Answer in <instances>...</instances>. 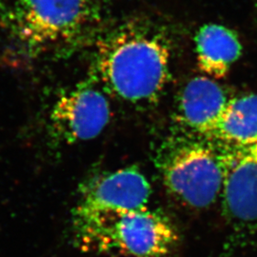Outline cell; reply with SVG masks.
<instances>
[{
  "mask_svg": "<svg viewBox=\"0 0 257 257\" xmlns=\"http://www.w3.org/2000/svg\"><path fill=\"white\" fill-rule=\"evenodd\" d=\"M170 57L162 34L143 22L131 21L99 41L94 74L112 95L133 105H146L165 88Z\"/></svg>",
  "mask_w": 257,
  "mask_h": 257,
  "instance_id": "6da1fadb",
  "label": "cell"
},
{
  "mask_svg": "<svg viewBox=\"0 0 257 257\" xmlns=\"http://www.w3.org/2000/svg\"><path fill=\"white\" fill-rule=\"evenodd\" d=\"M71 231L76 248L96 254L165 257L178 242L172 221L162 211L76 205Z\"/></svg>",
  "mask_w": 257,
  "mask_h": 257,
  "instance_id": "7a4b0ae2",
  "label": "cell"
},
{
  "mask_svg": "<svg viewBox=\"0 0 257 257\" xmlns=\"http://www.w3.org/2000/svg\"><path fill=\"white\" fill-rule=\"evenodd\" d=\"M95 0H0V26L27 55L73 44L92 24Z\"/></svg>",
  "mask_w": 257,
  "mask_h": 257,
  "instance_id": "3957f363",
  "label": "cell"
},
{
  "mask_svg": "<svg viewBox=\"0 0 257 257\" xmlns=\"http://www.w3.org/2000/svg\"><path fill=\"white\" fill-rule=\"evenodd\" d=\"M155 164L167 191L187 207L205 209L221 196L220 149L211 143L195 138L168 139L157 149Z\"/></svg>",
  "mask_w": 257,
  "mask_h": 257,
  "instance_id": "277c9868",
  "label": "cell"
},
{
  "mask_svg": "<svg viewBox=\"0 0 257 257\" xmlns=\"http://www.w3.org/2000/svg\"><path fill=\"white\" fill-rule=\"evenodd\" d=\"M110 118L109 100L104 92L87 83L62 94L53 107L52 128L67 143L98 137Z\"/></svg>",
  "mask_w": 257,
  "mask_h": 257,
  "instance_id": "5b68a950",
  "label": "cell"
},
{
  "mask_svg": "<svg viewBox=\"0 0 257 257\" xmlns=\"http://www.w3.org/2000/svg\"><path fill=\"white\" fill-rule=\"evenodd\" d=\"M224 171L222 204L227 217L244 226H257V142L218 146Z\"/></svg>",
  "mask_w": 257,
  "mask_h": 257,
  "instance_id": "8992f818",
  "label": "cell"
},
{
  "mask_svg": "<svg viewBox=\"0 0 257 257\" xmlns=\"http://www.w3.org/2000/svg\"><path fill=\"white\" fill-rule=\"evenodd\" d=\"M152 193L138 167L102 171L89 175L78 187L77 205L92 208L139 210L147 207Z\"/></svg>",
  "mask_w": 257,
  "mask_h": 257,
  "instance_id": "52a82bcc",
  "label": "cell"
},
{
  "mask_svg": "<svg viewBox=\"0 0 257 257\" xmlns=\"http://www.w3.org/2000/svg\"><path fill=\"white\" fill-rule=\"evenodd\" d=\"M228 97L217 83L197 76L185 86L179 102V113L184 124L207 138L220 118Z\"/></svg>",
  "mask_w": 257,
  "mask_h": 257,
  "instance_id": "ba28073f",
  "label": "cell"
},
{
  "mask_svg": "<svg viewBox=\"0 0 257 257\" xmlns=\"http://www.w3.org/2000/svg\"><path fill=\"white\" fill-rule=\"evenodd\" d=\"M195 46L200 69L215 78L225 76L242 53L237 36L218 24L200 28L195 37Z\"/></svg>",
  "mask_w": 257,
  "mask_h": 257,
  "instance_id": "9c48e42d",
  "label": "cell"
},
{
  "mask_svg": "<svg viewBox=\"0 0 257 257\" xmlns=\"http://www.w3.org/2000/svg\"><path fill=\"white\" fill-rule=\"evenodd\" d=\"M207 138L217 141L220 146H246L257 142V94L229 99Z\"/></svg>",
  "mask_w": 257,
  "mask_h": 257,
  "instance_id": "30bf717a",
  "label": "cell"
}]
</instances>
